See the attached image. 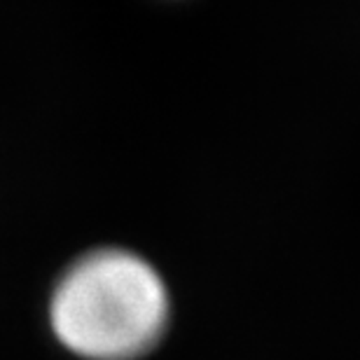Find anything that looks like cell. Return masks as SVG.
Returning a JSON list of instances; mask_svg holds the SVG:
<instances>
[{
	"mask_svg": "<svg viewBox=\"0 0 360 360\" xmlns=\"http://www.w3.org/2000/svg\"><path fill=\"white\" fill-rule=\"evenodd\" d=\"M49 323L75 356L136 360L167 333L169 292L160 274L131 250H91L59 278Z\"/></svg>",
	"mask_w": 360,
	"mask_h": 360,
	"instance_id": "obj_1",
	"label": "cell"
}]
</instances>
